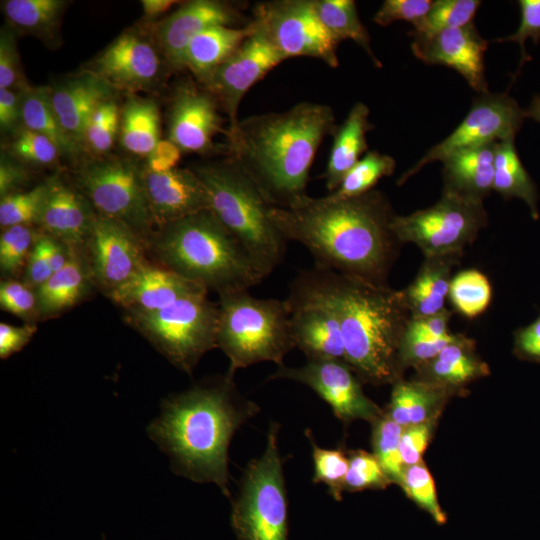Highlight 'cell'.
I'll return each mask as SVG.
<instances>
[{"mask_svg":"<svg viewBox=\"0 0 540 540\" xmlns=\"http://www.w3.org/2000/svg\"><path fill=\"white\" fill-rule=\"evenodd\" d=\"M52 274L53 271L46 255L43 233L41 231L28 256L24 282L36 290L45 283Z\"/></svg>","mask_w":540,"mask_h":540,"instance_id":"obj_57","label":"cell"},{"mask_svg":"<svg viewBox=\"0 0 540 540\" xmlns=\"http://www.w3.org/2000/svg\"><path fill=\"white\" fill-rule=\"evenodd\" d=\"M239 19L229 3L194 0L185 3L157 26V43L169 68L182 69L184 52L191 40L217 25H230Z\"/></svg>","mask_w":540,"mask_h":540,"instance_id":"obj_22","label":"cell"},{"mask_svg":"<svg viewBox=\"0 0 540 540\" xmlns=\"http://www.w3.org/2000/svg\"><path fill=\"white\" fill-rule=\"evenodd\" d=\"M526 118H531L540 123V94H536L525 109Z\"/></svg>","mask_w":540,"mask_h":540,"instance_id":"obj_63","label":"cell"},{"mask_svg":"<svg viewBox=\"0 0 540 540\" xmlns=\"http://www.w3.org/2000/svg\"><path fill=\"white\" fill-rule=\"evenodd\" d=\"M125 321L181 371L192 374L217 348L219 305L207 294L188 296L158 311H125Z\"/></svg>","mask_w":540,"mask_h":540,"instance_id":"obj_9","label":"cell"},{"mask_svg":"<svg viewBox=\"0 0 540 540\" xmlns=\"http://www.w3.org/2000/svg\"><path fill=\"white\" fill-rule=\"evenodd\" d=\"M252 23V34L202 82L226 113L229 128L239 122V105L248 90L286 60L265 31L255 21Z\"/></svg>","mask_w":540,"mask_h":540,"instance_id":"obj_15","label":"cell"},{"mask_svg":"<svg viewBox=\"0 0 540 540\" xmlns=\"http://www.w3.org/2000/svg\"><path fill=\"white\" fill-rule=\"evenodd\" d=\"M144 184L150 214L157 230L203 210H210L208 192L192 169L174 168L155 173L144 166Z\"/></svg>","mask_w":540,"mask_h":540,"instance_id":"obj_21","label":"cell"},{"mask_svg":"<svg viewBox=\"0 0 540 540\" xmlns=\"http://www.w3.org/2000/svg\"><path fill=\"white\" fill-rule=\"evenodd\" d=\"M0 306L28 323L39 318L36 292L24 281L6 279L0 283Z\"/></svg>","mask_w":540,"mask_h":540,"instance_id":"obj_49","label":"cell"},{"mask_svg":"<svg viewBox=\"0 0 540 540\" xmlns=\"http://www.w3.org/2000/svg\"><path fill=\"white\" fill-rule=\"evenodd\" d=\"M9 154L21 162L48 165L56 161L60 151L44 135L22 128L8 147Z\"/></svg>","mask_w":540,"mask_h":540,"instance_id":"obj_48","label":"cell"},{"mask_svg":"<svg viewBox=\"0 0 540 540\" xmlns=\"http://www.w3.org/2000/svg\"><path fill=\"white\" fill-rule=\"evenodd\" d=\"M305 435L312 447L313 482L325 484L329 494L336 501H341L349 466L348 455L341 448L325 449L318 446L310 429L305 430Z\"/></svg>","mask_w":540,"mask_h":540,"instance_id":"obj_42","label":"cell"},{"mask_svg":"<svg viewBox=\"0 0 540 540\" xmlns=\"http://www.w3.org/2000/svg\"><path fill=\"white\" fill-rule=\"evenodd\" d=\"M348 461L345 491L383 489L392 483L373 454L363 450L350 451Z\"/></svg>","mask_w":540,"mask_h":540,"instance_id":"obj_47","label":"cell"},{"mask_svg":"<svg viewBox=\"0 0 540 540\" xmlns=\"http://www.w3.org/2000/svg\"><path fill=\"white\" fill-rule=\"evenodd\" d=\"M219 104L207 91L183 83L175 91L169 111L168 140L183 152L206 153L223 129Z\"/></svg>","mask_w":540,"mask_h":540,"instance_id":"obj_18","label":"cell"},{"mask_svg":"<svg viewBox=\"0 0 540 540\" xmlns=\"http://www.w3.org/2000/svg\"><path fill=\"white\" fill-rule=\"evenodd\" d=\"M208 290L199 283L158 264L147 263L126 283L107 297L125 311L152 312L177 300Z\"/></svg>","mask_w":540,"mask_h":540,"instance_id":"obj_23","label":"cell"},{"mask_svg":"<svg viewBox=\"0 0 540 540\" xmlns=\"http://www.w3.org/2000/svg\"><path fill=\"white\" fill-rule=\"evenodd\" d=\"M435 419L403 428L400 440V455L404 466L422 461L433 430Z\"/></svg>","mask_w":540,"mask_h":540,"instance_id":"obj_54","label":"cell"},{"mask_svg":"<svg viewBox=\"0 0 540 540\" xmlns=\"http://www.w3.org/2000/svg\"><path fill=\"white\" fill-rule=\"evenodd\" d=\"M280 425L271 422L264 452L246 466L232 499L237 540H288V501L279 449Z\"/></svg>","mask_w":540,"mask_h":540,"instance_id":"obj_8","label":"cell"},{"mask_svg":"<svg viewBox=\"0 0 540 540\" xmlns=\"http://www.w3.org/2000/svg\"><path fill=\"white\" fill-rule=\"evenodd\" d=\"M116 89L105 79L86 69L50 88L53 108L65 131L81 146L94 110L114 99Z\"/></svg>","mask_w":540,"mask_h":540,"instance_id":"obj_25","label":"cell"},{"mask_svg":"<svg viewBox=\"0 0 540 540\" xmlns=\"http://www.w3.org/2000/svg\"><path fill=\"white\" fill-rule=\"evenodd\" d=\"M120 141L128 152L149 156L160 141V114L154 101L128 97L121 112Z\"/></svg>","mask_w":540,"mask_h":540,"instance_id":"obj_35","label":"cell"},{"mask_svg":"<svg viewBox=\"0 0 540 540\" xmlns=\"http://www.w3.org/2000/svg\"><path fill=\"white\" fill-rule=\"evenodd\" d=\"M295 348L307 360H343L344 343L339 320L328 303L300 273L285 299Z\"/></svg>","mask_w":540,"mask_h":540,"instance_id":"obj_17","label":"cell"},{"mask_svg":"<svg viewBox=\"0 0 540 540\" xmlns=\"http://www.w3.org/2000/svg\"><path fill=\"white\" fill-rule=\"evenodd\" d=\"M418 379L462 389L489 374V367L476 352L475 341L456 333L455 339L433 359L415 368Z\"/></svg>","mask_w":540,"mask_h":540,"instance_id":"obj_27","label":"cell"},{"mask_svg":"<svg viewBox=\"0 0 540 540\" xmlns=\"http://www.w3.org/2000/svg\"><path fill=\"white\" fill-rule=\"evenodd\" d=\"M372 424L373 455L389 480L399 484L405 467L400 455L403 427L385 413Z\"/></svg>","mask_w":540,"mask_h":540,"instance_id":"obj_41","label":"cell"},{"mask_svg":"<svg viewBox=\"0 0 540 540\" xmlns=\"http://www.w3.org/2000/svg\"><path fill=\"white\" fill-rule=\"evenodd\" d=\"M396 214L381 191L337 199L304 195L270 217L287 241L303 244L315 267L388 285L402 245L393 229Z\"/></svg>","mask_w":540,"mask_h":540,"instance_id":"obj_1","label":"cell"},{"mask_svg":"<svg viewBox=\"0 0 540 540\" xmlns=\"http://www.w3.org/2000/svg\"><path fill=\"white\" fill-rule=\"evenodd\" d=\"M369 108L356 102L340 127L334 131L326 169L322 175L326 188L332 193L347 172L368 152L367 132L373 129L369 122Z\"/></svg>","mask_w":540,"mask_h":540,"instance_id":"obj_30","label":"cell"},{"mask_svg":"<svg viewBox=\"0 0 540 540\" xmlns=\"http://www.w3.org/2000/svg\"><path fill=\"white\" fill-rule=\"evenodd\" d=\"M494 167L493 190L505 199L522 200L532 219L538 220V189L518 156L514 139L496 143Z\"/></svg>","mask_w":540,"mask_h":540,"instance_id":"obj_33","label":"cell"},{"mask_svg":"<svg viewBox=\"0 0 540 540\" xmlns=\"http://www.w3.org/2000/svg\"><path fill=\"white\" fill-rule=\"evenodd\" d=\"M148 247L158 264L218 295L249 290L263 280L244 248L211 210L158 229Z\"/></svg>","mask_w":540,"mask_h":540,"instance_id":"obj_5","label":"cell"},{"mask_svg":"<svg viewBox=\"0 0 540 540\" xmlns=\"http://www.w3.org/2000/svg\"><path fill=\"white\" fill-rule=\"evenodd\" d=\"M525 118V109L508 93L480 94L473 100L471 109L460 125L403 173L397 184L402 185L427 164L443 162L462 150L515 139Z\"/></svg>","mask_w":540,"mask_h":540,"instance_id":"obj_13","label":"cell"},{"mask_svg":"<svg viewBox=\"0 0 540 540\" xmlns=\"http://www.w3.org/2000/svg\"><path fill=\"white\" fill-rule=\"evenodd\" d=\"M456 333L442 338H425L404 333L399 349L401 368L418 367L436 357L442 349L452 342Z\"/></svg>","mask_w":540,"mask_h":540,"instance_id":"obj_51","label":"cell"},{"mask_svg":"<svg viewBox=\"0 0 540 540\" xmlns=\"http://www.w3.org/2000/svg\"><path fill=\"white\" fill-rule=\"evenodd\" d=\"M336 128L330 106L305 101L239 120L227 129V149L272 206L287 208L306 195L318 148Z\"/></svg>","mask_w":540,"mask_h":540,"instance_id":"obj_3","label":"cell"},{"mask_svg":"<svg viewBox=\"0 0 540 540\" xmlns=\"http://www.w3.org/2000/svg\"><path fill=\"white\" fill-rule=\"evenodd\" d=\"M160 69L157 49L146 37L134 32L117 37L88 68L116 90L128 91L148 89L156 82Z\"/></svg>","mask_w":540,"mask_h":540,"instance_id":"obj_20","label":"cell"},{"mask_svg":"<svg viewBox=\"0 0 540 540\" xmlns=\"http://www.w3.org/2000/svg\"><path fill=\"white\" fill-rule=\"evenodd\" d=\"M313 2L321 22L339 43L348 39L354 41L365 50L376 67H382L372 50L370 35L359 18L355 1L313 0Z\"/></svg>","mask_w":540,"mask_h":540,"instance_id":"obj_36","label":"cell"},{"mask_svg":"<svg viewBox=\"0 0 540 540\" xmlns=\"http://www.w3.org/2000/svg\"><path fill=\"white\" fill-rule=\"evenodd\" d=\"M253 30L252 21L242 28L217 25L204 30L188 44L182 67L189 69L201 83L204 82L239 48Z\"/></svg>","mask_w":540,"mask_h":540,"instance_id":"obj_32","label":"cell"},{"mask_svg":"<svg viewBox=\"0 0 540 540\" xmlns=\"http://www.w3.org/2000/svg\"><path fill=\"white\" fill-rule=\"evenodd\" d=\"M217 348L230 362L228 372L270 361L283 366L295 348L285 300L256 298L248 290L219 295Z\"/></svg>","mask_w":540,"mask_h":540,"instance_id":"obj_7","label":"cell"},{"mask_svg":"<svg viewBox=\"0 0 540 540\" xmlns=\"http://www.w3.org/2000/svg\"><path fill=\"white\" fill-rule=\"evenodd\" d=\"M26 86L20 74L15 34L11 27L5 26L0 34V89H23Z\"/></svg>","mask_w":540,"mask_h":540,"instance_id":"obj_52","label":"cell"},{"mask_svg":"<svg viewBox=\"0 0 540 540\" xmlns=\"http://www.w3.org/2000/svg\"><path fill=\"white\" fill-rule=\"evenodd\" d=\"M7 19L16 27L51 37L67 5L62 0H7L2 2Z\"/></svg>","mask_w":540,"mask_h":540,"instance_id":"obj_37","label":"cell"},{"mask_svg":"<svg viewBox=\"0 0 540 540\" xmlns=\"http://www.w3.org/2000/svg\"><path fill=\"white\" fill-rule=\"evenodd\" d=\"M411 49L426 64L456 70L479 95L488 93L484 64L488 41L481 37L473 22L442 31L427 40L413 41Z\"/></svg>","mask_w":540,"mask_h":540,"instance_id":"obj_19","label":"cell"},{"mask_svg":"<svg viewBox=\"0 0 540 540\" xmlns=\"http://www.w3.org/2000/svg\"><path fill=\"white\" fill-rule=\"evenodd\" d=\"M146 248L129 226L96 213L84 248L94 284L108 296L148 263Z\"/></svg>","mask_w":540,"mask_h":540,"instance_id":"obj_16","label":"cell"},{"mask_svg":"<svg viewBox=\"0 0 540 540\" xmlns=\"http://www.w3.org/2000/svg\"><path fill=\"white\" fill-rule=\"evenodd\" d=\"M464 252L426 256L413 281L401 289L411 318L438 313L445 309L452 272Z\"/></svg>","mask_w":540,"mask_h":540,"instance_id":"obj_26","label":"cell"},{"mask_svg":"<svg viewBox=\"0 0 540 540\" xmlns=\"http://www.w3.org/2000/svg\"><path fill=\"white\" fill-rule=\"evenodd\" d=\"M448 299L459 315L474 319L484 313L492 299L489 279L477 269H466L453 275Z\"/></svg>","mask_w":540,"mask_h":540,"instance_id":"obj_39","label":"cell"},{"mask_svg":"<svg viewBox=\"0 0 540 540\" xmlns=\"http://www.w3.org/2000/svg\"><path fill=\"white\" fill-rule=\"evenodd\" d=\"M459 391L463 390L419 379H400L393 384L384 413L403 428L420 424L434 419L447 398Z\"/></svg>","mask_w":540,"mask_h":540,"instance_id":"obj_31","label":"cell"},{"mask_svg":"<svg viewBox=\"0 0 540 540\" xmlns=\"http://www.w3.org/2000/svg\"><path fill=\"white\" fill-rule=\"evenodd\" d=\"M204 184L210 210L241 244L262 279L284 260L288 241L270 217L273 207L231 157L192 168Z\"/></svg>","mask_w":540,"mask_h":540,"instance_id":"obj_6","label":"cell"},{"mask_svg":"<svg viewBox=\"0 0 540 540\" xmlns=\"http://www.w3.org/2000/svg\"><path fill=\"white\" fill-rule=\"evenodd\" d=\"M40 232L30 225H15L2 229L0 235L2 274L14 275L24 266Z\"/></svg>","mask_w":540,"mask_h":540,"instance_id":"obj_45","label":"cell"},{"mask_svg":"<svg viewBox=\"0 0 540 540\" xmlns=\"http://www.w3.org/2000/svg\"><path fill=\"white\" fill-rule=\"evenodd\" d=\"M37 331L33 323L22 326H14L8 323H0V357L6 359L19 352L29 343Z\"/></svg>","mask_w":540,"mask_h":540,"instance_id":"obj_59","label":"cell"},{"mask_svg":"<svg viewBox=\"0 0 540 540\" xmlns=\"http://www.w3.org/2000/svg\"><path fill=\"white\" fill-rule=\"evenodd\" d=\"M255 21L286 59L312 57L337 68L339 42L321 22L313 0L261 2L253 12Z\"/></svg>","mask_w":540,"mask_h":540,"instance_id":"obj_12","label":"cell"},{"mask_svg":"<svg viewBox=\"0 0 540 540\" xmlns=\"http://www.w3.org/2000/svg\"><path fill=\"white\" fill-rule=\"evenodd\" d=\"M22 89H0V127L2 132L13 131L22 123Z\"/></svg>","mask_w":540,"mask_h":540,"instance_id":"obj_60","label":"cell"},{"mask_svg":"<svg viewBox=\"0 0 540 540\" xmlns=\"http://www.w3.org/2000/svg\"><path fill=\"white\" fill-rule=\"evenodd\" d=\"M268 379L290 380L308 386L343 423L358 419L373 423L384 414L365 395L361 380L343 360H307L300 367L279 366Z\"/></svg>","mask_w":540,"mask_h":540,"instance_id":"obj_14","label":"cell"},{"mask_svg":"<svg viewBox=\"0 0 540 540\" xmlns=\"http://www.w3.org/2000/svg\"><path fill=\"white\" fill-rule=\"evenodd\" d=\"M432 4L430 0H385L373 21L380 26L400 20L414 24L427 14Z\"/></svg>","mask_w":540,"mask_h":540,"instance_id":"obj_53","label":"cell"},{"mask_svg":"<svg viewBox=\"0 0 540 540\" xmlns=\"http://www.w3.org/2000/svg\"><path fill=\"white\" fill-rule=\"evenodd\" d=\"M488 225L482 200L444 191L432 206L397 215L392 229L401 244L413 243L423 256L464 252Z\"/></svg>","mask_w":540,"mask_h":540,"instance_id":"obj_11","label":"cell"},{"mask_svg":"<svg viewBox=\"0 0 540 540\" xmlns=\"http://www.w3.org/2000/svg\"><path fill=\"white\" fill-rule=\"evenodd\" d=\"M21 117L24 128L38 132L52 141L61 154L76 156L82 146L63 128L51 102L50 87L22 89Z\"/></svg>","mask_w":540,"mask_h":540,"instance_id":"obj_34","label":"cell"},{"mask_svg":"<svg viewBox=\"0 0 540 540\" xmlns=\"http://www.w3.org/2000/svg\"><path fill=\"white\" fill-rule=\"evenodd\" d=\"M181 150L170 140H161L147 157L145 167L155 173H164L176 168Z\"/></svg>","mask_w":540,"mask_h":540,"instance_id":"obj_61","label":"cell"},{"mask_svg":"<svg viewBox=\"0 0 540 540\" xmlns=\"http://www.w3.org/2000/svg\"><path fill=\"white\" fill-rule=\"evenodd\" d=\"M496 143L462 150L445 159L443 190L484 201L493 190Z\"/></svg>","mask_w":540,"mask_h":540,"instance_id":"obj_28","label":"cell"},{"mask_svg":"<svg viewBox=\"0 0 540 540\" xmlns=\"http://www.w3.org/2000/svg\"><path fill=\"white\" fill-rule=\"evenodd\" d=\"M399 485L436 523H446L447 516L438 502L434 480L423 461L405 466Z\"/></svg>","mask_w":540,"mask_h":540,"instance_id":"obj_44","label":"cell"},{"mask_svg":"<svg viewBox=\"0 0 540 540\" xmlns=\"http://www.w3.org/2000/svg\"><path fill=\"white\" fill-rule=\"evenodd\" d=\"M233 376L227 372L167 397L147 428L170 458L174 473L197 483H214L229 498L230 442L260 411L239 392Z\"/></svg>","mask_w":540,"mask_h":540,"instance_id":"obj_2","label":"cell"},{"mask_svg":"<svg viewBox=\"0 0 540 540\" xmlns=\"http://www.w3.org/2000/svg\"><path fill=\"white\" fill-rule=\"evenodd\" d=\"M480 5L478 0L433 1L427 14L412 24L410 35L414 41H423L442 31L465 26L472 22Z\"/></svg>","mask_w":540,"mask_h":540,"instance_id":"obj_38","label":"cell"},{"mask_svg":"<svg viewBox=\"0 0 540 540\" xmlns=\"http://www.w3.org/2000/svg\"><path fill=\"white\" fill-rule=\"evenodd\" d=\"M92 285L90 267L84 248H72L69 261L35 290L41 318L52 317L73 307Z\"/></svg>","mask_w":540,"mask_h":540,"instance_id":"obj_29","label":"cell"},{"mask_svg":"<svg viewBox=\"0 0 540 540\" xmlns=\"http://www.w3.org/2000/svg\"><path fill=\"white\" fill-rule=\"evenodd\" d=\"M47 192L48 181L46 180L29 191H20L1 197V228L15 225H37Z\"/></svg>","mask_w":540,"mask_h":540,"instance_id":"obj_43","label":"cell"},{"mask_svg":"<svg viewBox=\"0 0 540 540\" xmlns=\"http://www.w3.org/2000/svg\"><path fill=\"white\" fill-rule=\"evenodd\" d=\"M395 167L396 162L390 155L368 151L347 172L339 187L330 196L344 199L365 194L373 190L381 178L392 175Z\"/></svg>","mask_w":540,"mask_h":540,"instance_id":"obj_40","label":"cell"},{"mask_svg":"<svg viewBox=\"0 0 540 540\" xmlns=\"http://www.w3.org/2000/svg\"><path fill=\"white\" fill-rule=\"evenodd\" d=\"M452 314L453 311L445 308L432 315L410 318L405 334L425 338H442L449 336L452 334L449 329V321Z\"/></svg>","mask_w":540,"mask_h":540,"instance_id":"obj_55","label":"cell"},{"mask_svg":"<svg viewBox=\"0 0 540 540\" xmlns=\"http://www.w3.org/2000/svg\"><path fill=\"white\" fill-rule=\"evenodd\" d=\"M119 107L114 99L100 104L88 120L84 143L96 154L108 152L120 132Z\"/></svg>","mask_w":540,"mask_h":540,"instance_id":"obj_46","label":"cell"},{"mask_svg":"<svg viewBox=\"0 0 540 540\" xmlns=\"http://www.w3.org/2000/svg\"><path fill=\"white\" fill-rule=\"evenodd\" d=\"M521 20L517 30L506 37L494 39L493 42H516L520 47V63L514 77H517L523 65L531 60L525 49L527 39H532L536 45L540 41V0H520L518 1Z\"/></svg>","mask_w":540,"mask_h":540,"instance_id":"obj_50","label":"cell"},{"mask_svg":"<svg viewBox=\"0 0 540 540\" xmlns=\"http://www.w3.org/2000/svg\"><path fill=\"white\" fill-rule=\"evenodd\" d=\"M37 222L41 231L70 247L85 248L96 212L85 195L53 176Z\"/></svg>","mask_w":540,"mask_h":540,"instance_id":"obj_24","label":"cell"},{"mask_svg":"<svg viewBox=\"0 0 540 540\" xmlns=\"http://www.w3.org/2000/svg\"><path fill=\"white\" fill-rule=\"evenodd\" d=\"M175 3L174 0H142L141 5L145 17L155 18L168 11Z\"/></svg>","mask_w":540,"mask_h":540,"instance_id":"obj_62","label":"cell"},{"mask_svg":"<svg viewBox=\"0 0 540 540\" xmlns=\"http://www.w3.org/2000/svg\"><path fill=\"white\" fill-rule=\"evenodd\" d=\"M301 274L336 314L345 362L361 382L402 379L399 349L411 318L402 291L317 267Z\"/></svg>","mask_w":540,"mask_h":540,"instance_id":"obj_4","label":"cell"},{"mask_svg":"<svg viewBox=\"0 0 540 540\" xmlns=\"http://www.w3.org/2000/svg\"><path fill=\"white\" fill-rule=\"evenodd\" d=\"M29 181V174L21 161L8 152L1 154L0 159V196L20 192Z\"/></svg>","mask_w":540,"mask_h":540,"instance_id":"obj_58","label":"cell"},{"mask_svg":"<svg viewBox=\"0 0 540 540\" xmlns=\"http://www.w3.org/2000/svg\"><path fill=\"white\" fill-rule=\"evenodd\" d=\"M513 353L521 360L540 363V314L513 333Z\"/></svg>","mask_w":540,"mask_h":540,"instance_id":"obj_56","label":"cell"},{"mask_svg":"<svg viewBox=\"0 0 540 540\" xmlns=\"http://www.w3.org/2000/svg\"><path fill=\"white\" fill-rule=\"evenodd\" d=\"M77 182L97 214L126 224L148 248L155 231L145 191L144 167L127 158H95L79 168Z\"/></svg>","mask_w":540,"mask_h":540,"instance_id":"obj_10","label":"cell"}]
</instances>
